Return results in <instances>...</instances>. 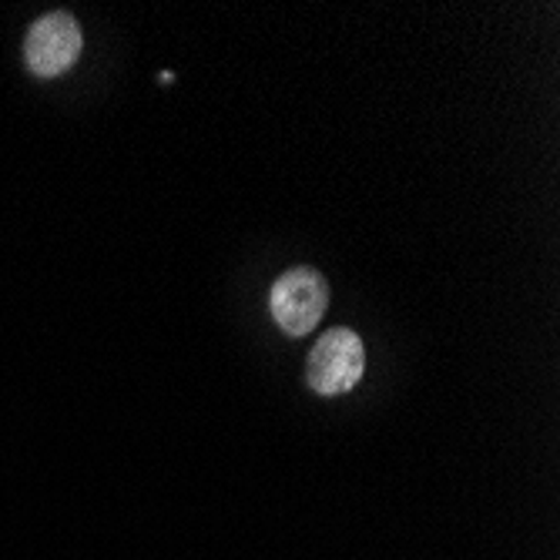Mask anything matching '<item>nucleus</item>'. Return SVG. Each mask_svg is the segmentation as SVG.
<instances>
[{"label":"nucleus","mask_w":560,"mask_h":560,"mask_svg":"<svg viewBox=\"0 0 560 560\" xmlns=\"http://www.w3.org/2000/svg\"><path fill=\"white\" fill-rule=\"evenodd\" d=\"M326 310H329V285L323 272L310 266H295L282 272L269 289V313L289 339H302L305 332H313L326 316Z\"/></svg>","instance_id":"f257e3e1"},{"label":"nucleus","mask_w":560,"mask_h":560,"mask_svg":"<svg viewBox=\"0 0 560 560\" xmlns=\"http://www.w3.org/2000/svg\"><path fill=\"white\" fill-rule=\"evenodd\" d=\"M84 34L74 14L68 11H50L37 18L24 37V65L37 78H58L71 71V65L81 58Z\"/></svg>","instance_id":"7ed1b4c3"},{"label":"nucleus","mask_w":560,"mask_h":560,"mask_svg":"<svg viewBox=\"0 0 560 560\" xmlns=\"http://www.w3.org/2000/svg\"><path fill=\"white\" fill-rule=\"evenodd\" d=\"M366 373V349L363 339L352 329H329L310 352L305 376H310L313 393L339 396L349 393Z\"/></svg>","instance_id":"f03ea898"}]
</instances>
